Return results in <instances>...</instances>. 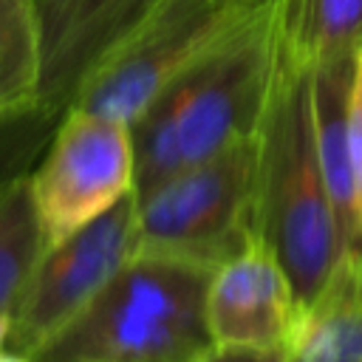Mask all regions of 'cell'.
I'll return each mask as SVG.
<instances>
[{
  "mask_svg": "<svg viewBox=\"0 0 362 362\" xmlns=\"http://www.w3.org/2000/svg\"><path fill=\"white\" fill-rule=\"evenodd\" d=\"M204 314L212 342L291 345L303 305L280 260L255 240L209 272Z\"/></svg>",
  "mask_w": 362,
  "mask_h": 362,
  "instance_id": "9c48e42d",
  "label": "cell"
},
{
  "mask_svg": "<svg viewBox=\"0 0 362 362\" xmlns=\"http://www.w3.org/2000/svg\"><path fill=\"white\" fill-rule=\"evenodd\" d=\"M257 240L280 260L300 305L317 294L348 246L314 122L311 71L277 62L257 124Z\"/></svg>",
  "mask_w": 362,
  "mask_h": 362,
  "instance_id": "7a4b0ae2",
  "label": "cell"
},
{
  "mask_svg": "<svg viewBox=\"0 0 362 362\" xmlns=\"http://www.w3.org/2000/svg\"><path fill=\"white\" fill-rule=\"evenodd\" d=\"M288 362H362V246H345L305 303Z\"/></svg>",
  "mask_w": 362,
  "mask_h": 362,
  "instance_id": "30bf717a",
  "label": "cell"
},
{
  "mask_svg": "<svg viewBox=\"0 0 362 362\" xmlns=\"http://www.w3.org/2000/svg\"><path fill=\"white\" fill-rule=\"evenodd\" d=\"M136 198V255L218 269L257 240V133Z\"/></svg>",
  "mask_w": 362,
  "mask_h": 362,
  "instance_id": "277c9868",
  "label": "cell"
},
{
  "mask_svg": "<svg viewBox=\"0 0 362 362\" xmlns=\"http://www.w3.org/2000/svg\"><path fill=\"white\" fill-rule=\"evenodd\" d=\"M280 62L274 0L170 79L130 124L136 192L255 136Z\"/></svg>",
  "mask_w": 362,
  "mask_h": 362,
  "instance_id": "6da1fadb",
  "label": "cell"
},
{
  "mask_svg": "<svg viewBox=\"0 0 362 362\" xmlns=\"http://www.w3.org/2000/svg\"><path fill=\"white\" fill-rule=\"evenodd\" d=\"M42 252L45 232L25 173L0 195V314L11 317Z\"/></svg>",
  "mask_w": 362,
  "mask_h": 362,
  "instance_id": "4fadbf2b",
  "label": "cell"
},
{
  "mask_svg": "<svg viewBox=\"0 0 362 362\" xmlns=\"http://www.w3.org/2000/svg\"><path fill=\"white\" fill-rule=\"evenodd\" d=\"M37 107L40 25L34 0H0V116H17Z\"/></svg>",
  "mask_w": 362,
  "mask_h": 362,
  "instance_id": "7c38bea8",
  "label": "cell"
},
{
  "mask_svg": "<svg viewBox=\"0 0 362 362\" xmlns=\"http://www.w3.org/2000/svg\"><path fill=\"white\" fill-rule=\"evenodd\" d=\"M161 0H34L40 25V107L62 116L88 76Z\"/></svg>",
  "mask_w": 362,
  "mask_h": 362,
  "instance_id": "ba28073f",
  "label": "cell"
},
{
  "mask_svg": "<svg viewBox=\"0 0 362 362\" xmlns=\"http://www.w3.org/2000/svg\"><path fill=\"white\" fill-rule=\"evenodd\" d=\"M198 362H288V345L209 342Z\"/></svg>",
  "mask_w": 362,
  "mask_h": 362,
  "instance_id": "2e32d148",
  "label": "cell"
},
{
  "mask_svg": "<svg viewBox=\"0 0 362 362\" xmlns=\"http://www.w3.org/2000/svg\"><path fill=\"white\" fill-rule=\"evenodd\" d=\"M6 339H8V314H0V354L6 351Z\"/></svg>",
  "mask_w": 362,
  "mask_h": 362,
  "instance_id": "e0dca14e",
  "label": "cell"
},
{
  "mask_svg": "<svg viewBox=\"0 0 362 362\" xmlns=\"http://www.w3.org/2000/svg\"><path fill=\"white\" fill-rule=\"evenodd\" d=\"M348 161L354 184V223L356 246H362V48L354 59V79L348 93Z\"/></svg>",
  "mask_w": 362,
  "mask_h": 362,
  "instance_id": "9a60e30c",
  "label": "cell"
},
{
  "mask_svg": "<svg viewBox=\"0 0 362 362\" xmlns=\"http://www.w3.org/2000/svg\"><path fill=\"white\" fill-rule=\"evenodd\" d=\"M28 187L45 246H51L136 189L130 124L85 107H68L28 170Z\"/></svg>",
  "mask_w": 362,
  "mask_h": 362,
  "instance_id": "8992f818",
  "label": "cell"
},
{
  "mask_svg": "<svg viewBox=\"0 0 362 362\" xmlns=\"http://www.w3.org/2000/svg\"><path fill=\"white\" fill-rule=\"evenodd\" d=\"M57 122L59 116L40 107L17 116H0V195L37 164Z\"/></svg>",
  "mask_w": 362,
  "mask_h": 362,
  "instance_id": "5bb4252c",
  "label": "cell"
},
{
  "mask_svg": "<svg viewBox=\"0 0 362 362\" xmlns=\"http://www.w3.org/2000/svg\"><path fill=\"white\" fill-rule=\"evenodd\" d=\"M136 189L99 218L45 246L8 317L6 351L31 356L68 325L136 255Z\"/></svg>",
  "mask_w": 362,
  "mask_h": 362,
  "instance_id": "52a82bcc",
  "label": "cell"
},
{
  "mask_svg": "<svg viewBox=\"0 0 362 362\" xmlns=\"http://www.w3.org/2000/svg\"><path fill=\"white\" fill-rule=\"evenodd\" d=\"M280 57L317 68L362 48V0H274Z\"/></svg>",
  "mask_w": 362,
  "mask_h": 362,
  "instance_id": "8fae6325",
  "label": "cell"
},
{
  "mask_svg": "<svg viewBox=\"0 0 362 362\" xmlns=\"http://www.w3.org/2000/svg\"><path fill=\"white\" fill-rule=\"evenodd\" d=\"M209 272L133 255L31 362H198L206 351Z\"/></svg>",
  "mask_w": 362,
  "mask_h": 362,
  "instance_id": "3957f363",
  "label": "cell"
},
{
  "mask_svg": "<svg viewBox=\"0 0 362 362\" xmlns=\"http://www.w3.org/2000/svg\"><path fill=\"white\" fill-rule=\"evenodd\" d=\"M269 0H161L79 88L71 107L133 124L158 90Z\"/></svg>",
  "mask_w": 362,
  "mask_h": 362,
  "instance_id": "5b68a950",
  "label": "cell"
},
{
  "mask_svg": "<svg viewBox=\"0 0 362 362\" xmlns=\"http://www.w3.org/2000/svg\"><path fill=\"white\" fill-rule=\"evenodd\" d=\"M0 362H31L28 356H23V354H11V351H3L0 354Z\"/></svg>",
  "mask_w": 362,
  "mask_h": 362,
  "instance_id": "ac0fdd59",
  "label": "cell"
}]
</instances>
